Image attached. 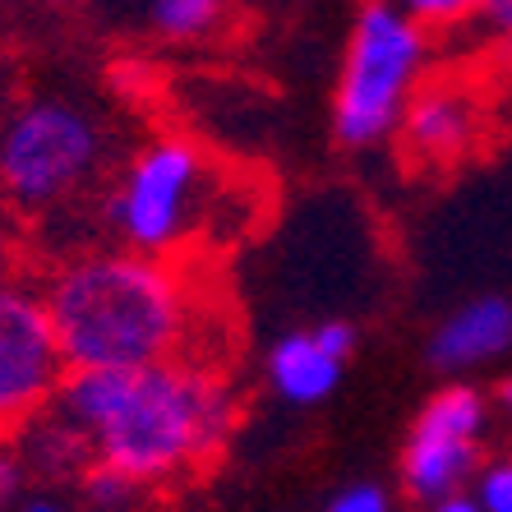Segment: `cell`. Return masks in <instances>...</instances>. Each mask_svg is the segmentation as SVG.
Masks as SVG:
<instances>
[{
  "mask_svg": "<svg viewBox=\"0 0 512 512\" xmlns=\"http://www.w3.org/2000/svg\"><path fill=\"white\" fill-rule=\"evenodd\" d=\"M51 411L84 434L93 466L148 489L222 457L240 397L213 360H167L148 370H70Z\"/></svg>",
  "mask_w": 512,
  "mask_h": 512,
  "instance_id": "1",
  "label": "cell"
},
{
  "mask_svg": "<svg viewBox=\"0 0 512 512\" xmlns=\"http://www.w3.org/2000/svg\"><path fill=\"white\" fill-rule=\"evenodd\" d=\"M70 370H148L203 356V286L190 263L130 250L74 254L42 286ZM217 365V360H213Z\"/></svg>",
  "mask_w": 512,
  "mask_h": 512,
  "instance_id": "2",
  "label": "cell"
},
{
  "mask_svg": "<svg viewBox=\"0 0 512 512\" xmlns=\"http://www.w3.org/2000/svg\"><path fill=\"white\" fill-rule=\"evenodd\" d=\"M102 217L120 250L185 263L222 222V176L194 139L157 134L120 167Z\"/></svg>",
  "mask_w": 512,
  "mask_h": 512,
  "instance_id": "3",
  "label": "cell"
},
{
  "mask_svg": "<svg viewBox=\"0 0 512 512\" xmlns=\"http://www.w3.org/2000/svg\"><path fill=\"white\" fill-rule=\"evenodd\" d=\"M425 65L429 33L406 5H360L333 88V139L342 148L393 139L411 97L425 88Z\"/></svg>",
  "mask_w": 512,
  "mask_h": 512,
  "instance_id": "4",
  "label": "cell"
},
{
  "mask_svg": "<svg viewBox=\"0 0 512 512\" xmlns=\"http://www.w3.org/2000/svg\"><path fill=\"white\" fill-rule=\"evenodd\" d=\"M107 157V125L70 97H28L0 120V203L51 213L70 203Z\"/></svg>",
  "mask_w": 512,
  "mask_h": 512,
  "instance_id": "5",
  "label": "cell"
},
{
  "mask_svg": "<svg viewBox=\"0 0 512 512\" xmlns=\"http://www.w3.org/2000/svg\"><path fill=\"white\" fill-rule=\"evenodd\" d=\"M70 379L42 291L0 282V439L33 429Z\"/></svg>",
  "mask_w": 512,
  "mask_h": 512,
  "instance_id": "6",
  "label": "cell"
},
{
  "mask_svg": "<svg viewBox=\"0 0 512 512\" xmlns=\"http://www.w3.org/2000/svg\"><path fill=\"white\" fill-rule=\"evenodd\" d=\"M489 420V402L471 383H448L429 397L411 420L402 443V485L411 499L439 503L462 494L480 476V434Z\"/></svg>",
  "mask_w": 512,
  "mask_h": 512,
  "instance_id": "7",
  "label": "cell"
},
{
  "mask_svg": "<svg viewBox=\"0 0 512 512\" xmlns=\"http://www.w3.org/2000/svg\"><path fill=\"white\" fill-rule=\"evenodd\" d=\"M402 157L420 171H448L480 148V97L457 79H425L402 125Z\"/></svg>",
  "mask_w": 512,
  "mask_h": 512,
  "instance_id": "8",
  "label": "cell"
},
{
  "mask_svg": "<svg viewBox=\"0 0 512 512\" xmlns=\"http://www.w3.org/2000/svg\"><path fill=\"white\" fill-rule=\"evenodd\" d=\"M351 356H356V328L346 319H323L305 333L277 337L263 370H268V383L282 402L319 406L337 393Z\"/></svg>",
  "mask_w": 512,
  "mask_h": 512,
  "instance_id": "9",
  "label": "cell"
},
{
  "mask_svg": "<svg viewBox=\"0 0 512 512\" xmlns=\"http://www.w3.org/2000/svg\"><path fill=\"white\" fill-rule=\"evenodd\" d=\"M508 351H512V300L480 296L466 300L462 310H453L429 333L425 360L443 374H466L508 356Z\"/></svg>",
  "mask_w": 512,
  "mask_h": 512,
  "instance_id": "10",
  "label": "cell"
},
{
  "mask_svg": "<svg viewBox=\"0 0 512 512\" xmlns=\"http://www.w3.org/2000/svg\"><path fill=\"white\" fill-rule=\"evenodd\" d=\"M222 19H227V10H222L217 0H153V5H148V28H153V37L176 42V47L213 37L217 28H222Z\"/></svg>",
  "mask_w": 512,
  "mask_h": 512,
  "instance_id": "11",
  "label": "cell"
},
{
  "mask_svg": "<svg viewBox=\"0 0 512 512\" xmlns=\"http://www.w3.org/2000/svg\"><path fill=\"white\" fill-rule=\"evenodd\" d=\"M476 0H411L406 14L416 19L425 33H443V28H457L462 19H476Z\"/></svg>",
  "mask_w": 512,
  "mask_h": 512,
  "instance_id": "12",
  "label": "cell"
},
{
  "mask_svg": "<svg viewBox=\"0 0 512 512\" xmlns=\"http://www.w3.org/2000/svg\"><path fill=\"white\" fill-rule=\"evenodd\" d=\"M476 503H480V512H512V457L480 466Z\"/></svg>",
  "mask_w": 512,
  "mask_h": 512,
  "instance_id": "13",
  "label": "cell"
},
{
  "mask_svg": "<svg viewBox=\"0 0 512 512\" xmlns=\"http://www.w3.org/2000/svg\"><path fill=\"white\" fill-rule=\"evenodd\" d=\"M323 512H393V494L374 480H356V485L337 489Z\"/></svg>",
  "mask_w": 512,
  "mask_h": 512,
  "instance_id": "14",
  "label": "cell"
},
{
  "mask_svg": "<svg viewBox=\"0 0 512 512\" xmlns=\"http://www.w3.org/2000/svg\"><path fill=\"white\" fill-rule=\"evenodd\" d=\"M84 494L97 503V508H125V503H130L134 494H139V489H134L125 476L107 471V466H88V476H84Z\"/></svg>",
  "mask_w": 512,
  "mask_h": 512,
  "instance_id": "15",
  "label": "cell"
},
{
  "mask_svg": "<svg viewBox=\"0 0 512 512\" xmlns=\"http://www.w3.org/2000/svg\"><path fill=\"white\" fill-rule=\"evenodd\" d=\"M19 222L14 213L0 203V282H14V268H19Z\"/></svg>",
  "mask_w": 512,
  "mask_h": 512,
  "instance_id": "16",
  "label": "cell"
},
{
  "mask_svg": "<svg viewBox=\"0 0 512 512\" xmlns=\"http://www.w3.org/2000/svg\"><path fill=\"white\" fill-rule=\"evenodd\" d=\"M19 489H24V462L10 448H0V512L19 508Z\"/></svg>",
  "mask_w": 512,
  "mask_h": 512,
  "instance_id": "17",
  "label": "cell"
},
{
  "mask_svg": "<svg viewBox=\"0 0 512 512\" xmlns=\"http://www.w3.org/2000/svg\"><path fill=\"white\" fill-rule=\"evenodd\" d=\"M476 19H485L489 33L512 47V0H489V5H480L476 10Z\"/></svg>",
  "mask_w": 512,
  "mask_h": 512,
  "instance_id": "18",
  "label": "cell"
},
{
  "mask_svg": "<svg viewBox=\"0 0 512 512\" xmlns=\"http://www.w3.org/2000/svg\"><path fill=\"white\" fill-rule=\"evenodd\" d=\"M429 512H480V503H476L471 489H462V494H448V499L429 503Z\"/></svg>",
  "mask_w": 512,
  "mask_h": 512,
  "instance_id": "19",
  "label": "cell"
},
{
  "mask_svg": "<svg viewBox=\"0 0 512 512\" xmlns=\"http://www.w3.org/2000/svg\"><path fill=\"white\" fill-rule=\"evenodd\" d=\"M14 512H65L56 499H47V494H33V499H19V508Z\"/></svg>",
  "mask_w": 512,
  "mask_h": 512,
  "instance_id": "20",
  "label": "cell"
},
{
  "mask_svg": "<svg viewBox=\"0 0 512 512\" xmlns=\"http://www.w3.org/2000/svg\"><path fill=\"white\" fill-rule=\"evenodd\" d=\"M499 402H503V411H508V416H512V374L499 383Z\"/></svg>",
  "mask_w": 512,
  "mask_h": 512,
  "instance_id": "21",
  "label": "cell"
}]
</instances>
